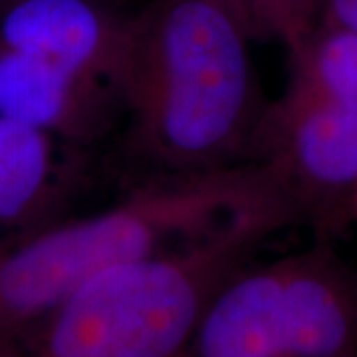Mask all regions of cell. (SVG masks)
Returning a JSON list of instances; mask_svg holds the SVG:
<instances>
[{
    "label": "cell",
    "mask_w": 357,
    "mask_h": 357,
    "mask_svg": "<svg viewBox=\"0 0 357 357\" xmlns=\"http://www.w3.org/2000/svg\"><path fill=\"white\" fill-rule=\"evenodd\" d=\"M123 84L129 143L157 175L250 161L270 102L230 0H149L133 16Z\"/></svg>",
    "instance_id": "obj_1"
},
{
    "label": "cell",
    "mask_w": 357,
    "mask_h": 357,
    "mask_svg": "<svg viewBox=\"0 0 357 357\" xmlns=\"http://www.w3.org/2000/svg\"><path fill=\"white\" fill-rule=\"evenodd\" d=\"M288 227L290 211L268 201L192 243L117 264L0 337V357H178L218 286Z\"/></svg>",
    "instance_id": "obj_2"
},
{
    "label": "cell",
    "mask_w": 357,
    "mask_h": 357,
    "mask_svg": "<svg viewBox=\"0 0 357 357\" xmlns=\"http://www.w3.org/2000/svg\"><path fill=\"white\" fill-rule=\"evenodd\" d=\"M280 199L264 167L250 161L155 175L105 211L58 218L0 248V337L44 318L109 268L192 243L246 208Z\"/></svg>",
    "instance_id": "obj_3"
},
{
    "label": "cell",
    "mask_w": 357,
    "mask_h": 357,
    "mask_svg": "<svg viewBox=\"0 0 357 357\" xmlns=\"http://www.w3.org/2000/svg\"><path fill=\"white\" fill-rule=\"evenodd\" d=\"M357 354V270L332 238L236 268L178 357H347Z\"/></svg>",
    "instance_id": "obj_4"
},
{
    "label": "cell",
    "mask_w": 357,
    "mask_h": 357,
    "mask_svg": "<svg viewBox=\"0 0 357 357\" xmlns=\"http://www.w3.org/2000/svg\"><path fill=\"white\" fill-rule=\"evenodd\" d=\"M250 161L264 167L296 227L333 238L354 225L357 112L284 89L268 105Z\"/></svg>",
    "instance_id": "obj_5"
},
{
    "label": "cell",
    "mask_w": 357,
    "mask_h": 357,
    "mask_svg": "<svg viewBox=\"0 0 357 357\" xmlns=\"http://www.w3.org/2000/svg\"><path fill=\"white\" fill-rule=\"evenodd\" d=\"M133 24L103 0H6L0 44L109 84L123 98Z\"/></svg>",
    "instance_id": "obj_6"
},
{
    "label": "cell",
    "mask_w": 357,
    "mask_h": 357,
    "mask_svg": "<svg viewBox=\"0 0 357 357\" xmlns=\"http://www.w3.org/2000/svg\"><path fill=\"white\" fill-rule=\"evenodd\" d=\"M119 109L114 86L0 44V119L84 147L109 131Z\"/></svg>",
    "instance_id": "obj_7"
},
{
    "label": "cell",
    "mask_w": 357,
    "mask_h": 357,
    "mask_svg": "<svg viewBox=\"0 0 357 357\" xmlns=\"http://www.w3.org/2000/svg\"><path fill=\"white\" fill-rule=\"evenodd\" d=\"M46 131L0 119V248L58 220L77 183V155Z\"/></svg>",
    "instance_id": "obj_8"
},
{
    "label": "cell",
    "mask_w": 357,
    "mask_h": 357,
    "mask_svg": "<svg viewBox=\"0 0 357 357\" xmlns=\"http://www.w3.org/2000/svg\"><path fill=\"white\" fill-rule=\"evenodd\" d=\"M286 52V89L357 112V32L318 22Z\"/></svg>",
    "instance_id": "obj_9"
},
{
    "label": "cell",
    "mask_w": 357,
    "mask_h": 357,
    "mask_svg": "<svg viewBox=\"0 0 357 357\" xmlns=\"http://www.w3.org/2000/svg\"><path fill=\"white\" fill-rule=\"evenodd\" d=\"M252 38L278 42L286 50L318 24L319 0H230Z\"/></svg>",
    "instance_id": "obj_10"
},
{
    "label": "cell",
    "mask_w": 357,
    "mask_h": 357,
    "mask_svg": "<svg viewBox=\"0 0 357 357\" xmlns=\"http://www.w3.org/2000/svg\"><path fill=\"white\" fill-rule=\"evenodd\" d=\"M351 220H354V225L357 222V201L356 204H354V213H351Z\"/></svg>",
    "instance_id": "obj_11"
},
{
    "label": "cell",
    "mask_w": 357,
    "mask_h": 357,
    "mask_svg": "<svg viewBox=\"0 0 357 357\" xmlns=\"http://www.w3.org/2000/svg\"><path fill=\"white\" fill-rule=\"evenodd\" d=\"M4 2H6V0H0V6H2V4H4Z\"/></svg>",
    "instance_id": "obj_12"
},
{
    "label": "cell",
    "mask_w": 357,
    "mask_h": 357,
    "mask_svg": "<svg viewBox=\"0 0 357 357\" xmlns=\"http://www.w3.org/2000/svg\"><path fill=\"white\" fill-rule=\"evenodd\" d=\"M347 357H357V354H354V356H347Z\"/></svg>",
    "instance_id": "obj_13"
}]
</instances>
